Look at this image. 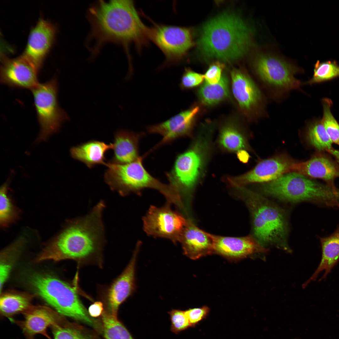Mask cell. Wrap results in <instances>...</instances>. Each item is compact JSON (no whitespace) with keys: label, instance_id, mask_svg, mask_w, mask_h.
Listing matches in <instances>:
<instances>
[{"label":"cell","instance_id":"cell-1","mask_svg":"<svg viewBox=\"0 0 339 339\" xmlns=\"http://www.w3.org/2000/svg\"><path fill=\"white\" fill-rule=\"evenodd\" d=\"M87 18L91 30L86 46L93 56L106 43L126 47L132 43L139 49L150 40V29L142 21L132 1H98L89 9Z\"/></svg>","mask_w":339,"mask_h":339},{"label":"cell","instance_id":"cell-2","mask_svg":"<svg viewBox=\"0 0 339 339\" xmlns=\"http://www.w3.org/2000/svg\"><path fill=\"white\" fill-rule=\"evenodd\" d=\"M105 207L101 201L87 215L71 221L43 250L36 261L70 259L82 262L99 256L105 242L102 219Z\"/></svg>","mask_w":339,"mask_h":339},{"label":"cell","instance_id":"cell-3","mask_svg":"<svg viewBox=\"0 0 339 339\" xmlns=\"http://www.w3.org/2000/svg\"><path fill=\"white\" fill-rule=\"evenodd\" d=\"M250 34L249 28L240 18L223 14L206 24L199 46L208 56L231 61L246 52L250 43Z\"/></svg>","mask_w":339,"mask_h":339},{"label":"cell","instance_id":"cell-4","mask_svg":"<svg viewBox=\"0 0 339 339\" xmlns=\"http://www.w3.org/2000/svg\"><path fill=\"white\" fill-rule=\"evenodd\" d=\"M145 155L127 164L106 163L107 169L104 175L106 183L112 190L122 196L131 193L141 195L142 191L146 188L155 190L164 196L167 202L178 209H181L182 203L175 189L154 177L145 169L143 163Z\"/></svg>","mask_w":339,"mask_h":339},{"label":"cell","instance_id":"cell-5","mask_svg":"<svg viewBox=\"0 0 339 339\" xmlns=\"http://www.w3.org/2000/svg\"><path fill=\"white\" fill-rule=\"evenodd\" d=\"M241 191L250 210L254 237L263 247L273 245L289 250L287 220L283 211L259 194L242 186Z\"/></svg>","mask_w":339,"mask_h":339},{"label":"cell","instance_id":"cell-6","mask_svg":"<svg viewBox=\"0 0 339 339\" xmlns=\"http://www.w3.org/2000/svg\"><path fill=\"white\" fill-rule=\"evenodd\" d=\"M261 188L266 194L287 202L309 201L331 207L339 205V189L295 172L265 183Z\"/></svg>","mask_w":339,"mask_h":339},{"label":"cell","instance_id":"cell-7","mask_svg":"<svg viewBox=\"0 0 339 339\" xmlns=\"http://www.w3.org/2000/svg\"><path fill=\"white\" fill-rule=\"evenodd\" d=\"M210 134L200 131L197 138L186 150L177 156L172 169L166 173L169 184L176 191L184 207L188 204L202 174Z\"/></svg>","mask_w":339,"mask_h":339},{"label":"cell","instance_id":"cell-8","mask_svg":"<svg viewBox=\"0 0 339 339\" xmlns=\"http://www.w3.org/2000/svg\"><path fill=\"white\" fill-rule=\"evenodd\" d=\"M29 279L37 294L60 314L96 326L76 290L69 284L48 275L34 274Z\"/></svg>","mask_w":339,"mask_h":339},{"label":"cell","instance_id":"cell-9","mask_svg":"<svg viewBox=\"0 0 339 339\" xmlns=\"http://www.w3.org/2000/svg\"><path fill=\"white\" fill-rule=\"evenodd\" d=\"M253 66L259 82L273 98L278 99L292 91L300 89L301 82L295 77L298 70L289 63L274 56L261 55Z\"/></svg>","mask_w":339,"mask_h":339},{"label":"cell","instance_id":"cell-10","mask_svg":"<svg viewBox=\"0 0 339 339\" xmlns=\"http://www.w3.org/2000/svg\"><path fill=\"white\" fill-rule=\"evenodd\" d=\"M40 131L37 141H45L57 132L69 117L59 105L58 83L53 78L39 83L32 90Z\"/></svg>","mask_w":339,"mask_h":339},{"label":"cell","instance_id":"cell-11","mask_svg":"<svg viewBox=\"0 0 339 339\" xmlns=\"http://www.w3.org/2000/svg\"><path fill=\"white\" fill-rule=\"evenodd\" d=\"M166 202L161 207L151 205L142 218L144 231L149 236L179 242L187 219Z\"/></svg>","mask_w":339,"mask_h":339},{"label":"cell","instance_id":"cell-12","mask_svg":"<svg viewBox=\"0 0 339 339\" xmlns=\"http://www.w3.org/2000/svg\"><path fill=\"white\" fill-rule=\"evenodd\" d=\"M231 78L232 93L244 116L250 120L263 116L265 98L252 78L243 70L237 68L231 70Z\"/></svg>","mask_w":339,"mask_h":339},{"label":"cell","instance_id":"cell-13","mask_svg":"<svg viewBox=\"0 0 339 339\" xmlns=\"http://www.w3.org/2000/svg\"><path fill=\"white\" fill-rule=\"evenodd\" d=\"M150 39L170 64L180 61L193 45L191 29L178 26L156 24L150 29Z\"/></svg>","mask_w":339,"mask_h":339},{"label":"cell","instance_id":"cell-14","mask_svg":"<svg viewBox=\"0 0 339 339\" xmlns=\"http://www.w3.org/2000/svg\"><path fill=\"white\" fill-rule=\"evenodd\" d=\"M200 110V106L194 104L164 122L148 126L149 133L158 134L162 137L161 141L150 151L180 137L191 136Z\"/></svg>","mask_w":339,"mask_h":339},{"label":"cell","instance_id":"cell-15","mask_svg":"<svg viewBox=\"0 0 339 339\" xmlns=\"http://www.w3.org/2000/svg\"><path fill=\"white\" fill-rule=\"evenodd\" d=\"M295 163L285 156H278L263 160L251 170L239 176L227 178L229 183L234 187L257 182H268L274 180L288 172L292 171Z\"/></svg>","mask_w":339,"mask_h":339},{"label":"cell","instance_id":"cell-16","mask_svg":"<svg viewBox=\"0 0 339 339\" xmlns=\"http://www.w3.org/2000/svg\"><path fill=\"white\" fill-rule=\"evenodd\" d=\"M39 71L23 54L17 58H3L0 69L2 83L11 87L30 89L38 83Z\"/></svg>","mask_w":339,"mask_h":339},{"label":"cell","instance_id":"cell-17","mask_svg":"<svg viewBox=\"0 0 339 339\" xmlns=\"http://www.w3.org/2000/svg\"><path fill=\"white\" fill-rule=\"evenodd\" d=\"M56 32L52 23L40 19L30 31L23 55L38 71L49 50Z\"/></svg>","mask_w":339,"mask_h":339},{"label":"cell","instance_id":"cell-18","mask_svg":"<svg viewBox=\"0 0 339 339\" xmlns=\"http://www.w3.org/2000/svg\"><path fill=\"white\" fill-rule=\"evenodd\" d=\"M137 243L130 261L126 268L114 281L108 291L107 299L110 313L116 316L118 308L135 291L136 265L141 245Z\"/></svg>","mask_w":339,"mask_h":339},{"label":"cell","instance_id":"cell-19","mask_svg":"<svg viewBox=\"0 0 339 339\" xmlns=\"http://www.w3.org/2000/svg\"><path fill=\"white\" fill-rule=\"evenodd\" d=\"M213 252L233 260H239L252 254L267 250L253 236H222L212 234Z\"/></svg>","mask_w":339,"mask_h":339},{"label":"cell","instance_id":"cell-20","mask_svg":"<svg viewBox=\"0 0 339 339\" xmlns=\"http://www.w3.org/2000/svg\"><path fill=\"white\" fill-rule=\"evenodd\" d=\"M184 254L193 260L213 253L212 234L200 229L187 218L179 241Z\"/></svg>","mask_w":339,"mask_h":339},{"label":"cell","instance_id":"cell-21","mask_svg":"<svg viewBox=\"0 0 339 339\" xmlns=\"http://www.w3.org/2000/svg\"><path fill=\"white\" fill-rule=\"evenodd\" d=\"M24 313L25 319L22 327L28 339H33L38 334L48 336L46 332L47 328L59 324L58 314L45 306L31 305Z\"/></svg>","mask_w":339,"mask_h":339},{"label":"cell","instance_id":"cell-22","mask_svg":"<svg viewBox=\"0 0 339 339\" xmlns=\"http://www.w3.org/2000/svg\"><path fill=\"white\" fill-rule=\"evenodd\" d=\"M292 171L323 180L332 186H335L334 179L339 178V167L331 159L322 155L315 156L306 161L295 162Z\"/></svg>","mask_w":339,"mask_h":339},{"label":"cell","instance_id":"cell-23","mask_svg":"<svg viewBox=\"0 0 339 339\" xmlns=\"http://www.w3.org/2000/svg\"><path fill=\"white\" fill-rule=\"evenodd\" d=\"M144 133H136L120 130L115 134L113 143L114 154L111 162L125 164L133 162L140 157L139 142Z\"/></svg>","mask_w":339,"mask_h":339},{"label":"cell","instance_id":"cell-24","mask_svg":"<svg viewBox=\"0 0 339 339\" xmlns=\"http://www.w3.org/2000/svg\"><path fill=\"white\" fill-rule=\"evenodd\" d=\"M322 257L319 266L311 277L304 284L306 287L315 281L321 272L324 274L320 281L325 279L339 260V227L330 235L320 238Z\"/></svg>","mask_w":339,"mask_h":339},{"label":"cell","instance_id":"cell-25","mask_svg":"<svg viewBox=\"0 0 339 339\" xmlns=\"http://www.w3.org/2000/svg\"><path fill=\"white\" fill-rule=\"evenodd\" d=\"M113 144L103 142L91 140L72 147L70 150L71 156L74 159L85 164L89 168L96 165H105V154L112 149Z\"/></svg>","mask_w":339,"mask_h":339},{"label":"cell","instance_id":"cell-26","mask_svg":"<svg viewBox=\"0 0 339 339\" xmlns=\"http://www.w3.org/2000/svg\"><path fill=\"white\" fill-rule=\"evenodd\" d=\"M235 117L228 118L221 126L218 143L224 150L235 152L245 150L247 144L239 120Z\"/></svg>","mask_w":339,"mask_h":339},{"label":"cell","instance_id":"cell-27","mask_svg":"<svg viewBox=\"0 0 339 339\" xmlns=\"http://www.w3.org/2000/svg\"><path fill=\"white\" fill-rule=\"evenodd\" d=\"M196 94L200 103L207 107L214 106L227 100L231 95L229 78L223 73L217 83L210 84L205 82L198 89Z\"/></svg>","mask_w":339,"mask_h":339},{"label":"cell","instance_id":"cell-28","mask_svg":"<svg viewBox=\"0 0 339 339\" xmlns=\"http://www.w3.org/2000/svg\"><path fill=\"white\" fill-rule=\"evenodd\" d=\"M32 295L25 293H3L0 299L1 313L4 316L10 317L19 313H24L32 305Z\"/></svg>","mask_w":339,"mask_h":339},{"label":"cell","instance_id":"cell-29","mask_svg":"<svg viewBox=\"0 0 339 339\" xmlns=\"http://www.w3.org/2000/svg\"><path fill=\"white\" fill-rule=\"evenodd\" d=\"M25 234L13 244L3 251L1 254L0 265V292L7 279L15 261L27 241Z\"/></svg>","mask_w":339,"mask_h":339},{"label":"cell","instance_id":"cell-30","mask_svg":"<svg viewBox=\"0 0 339 339\" xmlns=\"http://www.w3.org/2000/svg\"><path fill=\"white\" fill-rule=\"evenodd\" d=\"M9 181L8 180L1 187L0 191V223L3 228L8 227L17 219L19 214V211L8 195Z\"/></svg>","mask_w":339,"mask_h":339},{"label":"cell","instance_id":"cell-31","mask_svg":"<svg viewBox=\"0 0 339 339\" xmlns=\"http://www.w3.org/2000/svg\"><path fill=\"white\" fill-rule=\"evenodd\" d=\"M310 143L319 151H327L332 148V142L327 134L321 120L313 121L309 126L307 131Z\"/></svg>","mask_w":339,"mask_h":339},{"label":"cell","instance_id":"cell-32","mask_svg":"<svg viewBox=\"0 0 339 339\" xmlns=\"http://www.w3.org/2000/svg\"><path fill=\"white\" fill-rule=\"evenodd\" d=\"M102 321L105 339H134L116 316L104 312L102 314Z\"/></svg>","mask_w":339,"mask_h":339},{"label":"cell","instance_id":"cell-33","mask_svg":"<svg viewBox=\"0 0 339 339\" xmlns=\"http://www.w3.org/2000/svg\"><path fill=\"white\" fill-rule=\"evenodd\" d=\"M339 77V65L335 61L320 62L315 65L312 78L306 83L312 84L325 81Z\"/></svg>","mask_w":339,"mask_h":339},{"label":"cell","instance_id":"cell-34","mask_svg":"<svg viewBox=\"0 0 339 339\" xmlns=\"http://www.w3.org/2000/svg\"><path fill=\"white\" fill-rule=\"evenodd\" d=\"M323 116L321 121L332 143L339 145V124L332 115L331 109V100L328 98L322 100Z\"/></svg>","mask_w":339,"mask_h":339},{"label":"cell","instance_id":"cell-35","mask_svg":"<svg viewBox=\"0 0 339 339\" xmlns=\"http://www.w3.org/2000/svg\"><path fill=\"white\" fill-rule=\"evenodd\" d=\"M171 322V330L175 334L191 326L185 311L179 309H172L168 312Z\"/></svg>","mask_w":339,"mask_h":339},{"label":"cell","instance_id":"cell-36","mask_svg":"<svg viewBox=\"0 0 339 339\" xmlns=\"http://www.w3.org/2000/svg\"><path fill=\"white\" fill-rule=\"evenodd\" d=\"M204 79V75L196 73L189 68L185 69L180 84L183 89H191L200 85Z\"/></svg>","mask_w":339,"mask_h":339},{"label":"cell","instance_id":"cell-37","mask_svg":"<svg viewBox=\"0 0 339 339\" xmlns=\"http://www.w3.org/2000/svg\"><path fill=\"white\" fill-rule=\"evenodd\" d=\"M52 327L54 339H91L74 329L62 326L59 324Z\"/></svg>","mask_w":339,"mask_h":339},{"label":"cell","instance_id":"cell-38","mask_svg":"<svg viewBox=\"0 0 339 339\" xmlns=\"http://www.w3.org/2000/svg\"><path fill=\"white\" fill-rule=\"evenodd\" d=\"M224 67V65L219 62L212 64L204 75L205 82L210 84L218 83L222 76Z\"/></svg>","mask_w":339,"mask_h":339},{"label":"cell","instance_id":"cell-39","mask_svg":"<svg viewBox=\"0 0 339 339\" xmlns=\"http://www.w3.org/2000/svg\"><path fill=\"white\" fill-rule=\"evenodd\" d=\"M185 311L191 326H193L204 318L208 314L209 309L204 306L201 308L188 309Z\"/></svg>","mask_w":339,"mask_h":339},{"label":"cell","instance_id":"cell-40","mask_svg":"<svg viewBox=\"0 0 339 339\" xmlns=\"http://www.w3.org/2000/svg\"><path fill=\"white\" fill-rule=\"evenodd\" d=\"M103 305L100 302H95L91 304L88 309V313L91 317H96L103 313Z\"/></svg>","mask_w":339,"mask_h":339},{"label":"cell","instance_id":"cell-41","mask_svg":"<svg viewBox=\"0 0 339 339\" xmlns=\"http://www.w3.org/2000/svg\"><path fill=\"white\" fill-rule=\"evenodd\" d=\"M237 156L239 159L241 161L246 162L249 158V155L245 150H241L237 152Z\"/></svg>","mask_w":339,"mask_h":339},{"label":"cell","instance_id":"cell-42","mask_svg":"<svg viewBox=\"0 0 339 339\" xmlns=\"http://www.w3.org/2000/svg\"><path fill=\"white\" fill-rule=\"evenodd\" d=\"M327 151L332 155L339 163V150L334 149L332 148L327 150Z\"/></svg>","mask_w":339,"mask_h":339},{"label":"cell","instance_id":"cell-43","mask_svg":"<svg viewBox=\"0 0 339 339\" xmlns=\"http://www.w3.org/2000/svg\"></svg>","mask_w":339,"mask_h":339}]
</instances>
